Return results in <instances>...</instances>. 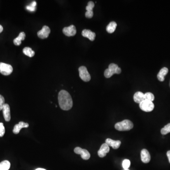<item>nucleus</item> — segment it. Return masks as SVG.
<instances>
[{"label": "nucleus", "instance_id": "3", "mask_svg": "<svg viewBox=\"0 0 170 170\" xmlns=\"http://www.w3.org/2000/svg\"><path fill=\"white\" fill-rule=\"evenodd\" d=\"M122 72L121 68H119L117 64L111 63L109 65L108 68L105 70L104 75L106 78H110L115 74H120Z\"/></svg>", "mask_w": 170, "mask_h": 170}, {"label": "nucleus", "instance_id": "31", "mask_svg": "<svg viewBox=\"0 0 170 170\" xmlns=\"http://www.w3.org/2000/svg\"><path fill=\"white\" fill-rule=\"evenodd\" d=\"M36 170H46L45 169H43V168H37Z\"/></svg>", "mask_w": 170, "mask_h": 170}, {"label": "nucleus", "instance_id": "29", "mask_svg": "<svg viewBox=\"0 0 170 170\" xmlns=\"http://www.w3.org/2000/svg\"><path fill=\"white\" fill-rule=\"evenodd\" d=\"M167 156L169 159V163H170V150L168 151L167 152Z\"/></svg>", "mask_w": 170, "mask_h": 170}, {"label": "nucleus", "instance_id": "22", "mask_svg": "<svg viewBox=\"0 0 170 170\" xmlns=\"http://www.w3.org/2000/svg\"><path fill=\"white\" fill-rule=\"evenodd\" d=\"M23 52L26 55L28 56L29 57H32L35 55V52L34 51L32 50L31 48L28 47H26L24 48L23 50Z\"/></svg>", "mask_w": 170, "mask_h": 170}, {"label": "nucleus", "instance_id": "7", "mask_svg": "<svg viewBox=\"0 0 170 170\" xmlns=\"http://www.w3.org/2000/svg\"><path fill=\"white\" fill-rule=\"evenodd\" d=\"M76 154L81 155L82 158L84 160H88L90 157V154L87 150L82 149L81 147H77L74 149Z\"/></svg>", "mask_w": 170, "mask_h": 170}, {"label": "nucleus", "instance_id": "21", "mask_svg": "<svg viewBox=\"0 0 170 170\" xmlns=\"http://www.w3.org/2000/svg\"><path fill=\"white\" fill-rule=\"evenodd\" d=\"M10 167V163L7 160H4L0 163V170H9Z\"/></svg>", "mask_w": 170, "mask_h": 170}, {"label": "nucleus", "instance_id": "18", "mask_svg": "<svg viewBox=\"0 0 170 170\" xmlns=\"http://www.w3.org/2000/svg\"><path fill=\"white\" fill-rule=\"evenodd\" d=\"M134 101L137 103L140 104V103L143 101L145 99V95L142 92H136L134 95Z\"/></svg>", "mask_w": 170, "mask_h": 170}, {"label": "nucleus", "instance_id": "27", "mask_svg": "<svg viewBox=\"0 0 170 170\" xmlns=\"http://www.w3.org/2000/svg\"><path fill=\"white\" fill-rule=\"evenodd\" d=\"M5 128L2 123H0V137H2L5 134Z\"/></svg>", "mask_w": 170, "mask_h": 170}, {"label": "nucleus", "instance_id": "30", "mask_svg": "<svg viewBox=\"0 0 170 170\" xmlns=\"http://www.w3.org/2000/svg\"><path fill=\"white\" fill-rule=\"evenodd\" d=\"M3 27L2 25H0V33H2L3 31Z\"/></svg>", "mask_w": 170, "mask_h": 170}, {"label": "nucleus", "instance_id": "19", "mask_svg": "<svg viewBox=\"0 0 170 170\" xmlns=\"http://www.w3.org/2000/svg\"><path fill=\"white\" fill-rule=\"evenodd\" d=\"M25 37H26L25 33L24 32H21L19 34V36L14 39V44L17 46L21 45L22 41L24 40Z\"/></svg>", "mask_w": 170, "mask_h": 170}, {"label": "nucleus", "instance_id": "25", "mask_svg": "<svg viewBox=\"0 0 170 170\" xmlns=\"http://www.w3.org/2000/svg\"><path fill=\"white\" fill-rule=\"evenodd\" d=\"M36 1H33L32 3H31L30 5L27 6L26 7V9L28 10H29L30 11H34L35 10L36 7Z\"/></svg>", "mask_w": 170, "mask_h": 170}, {"label": "nucleus", "instance_id": "24", "mask_svg": "<svg viewBox=\"0 0 170 170\" xmlns=\"http://www.w3.org/2000/svg\"><path fill=\"white\" fill-rule=\"evenodd\" d=\"M144 95L145 100H149V101H152V102L154 101L155 96L152 93H150V92H147V93H145Z\"/></svg>", "mask_w": 170, "mask_h": 170}, {"label": "nucleus", "instance_id": "9", "mask_svg": "<svg viewBox=\"0 0 170 170\" xmlns=\"http://www.w3.org/2000/svg\"><path fill=\"white\" fill-rule=\"evenodd\" d=\"M51 32L50 28L48 26H44L43 27L42 29L37 32V34L38 37L41 39H45L47 38Z\"/></svg>", "mask_w": 170, "mask_h": 170}, {"label": "nucleus", "instance_id": "12", "mask_svg": "<svg viewBox=\"0 0 170 170\" xmlns=\"http://www.w3.org/2000/svg\"><path fill=\"white\" fill-rule=\"evenodd\" d=\"M3 117L6 122H9L10 120V107L7 104H5L2 108Z\"/></svg>", "mask_w": 170, "mask_h": 170}, {"label": "nucleus", "instance_id": "2", "mask_svg": "<svg viewBox=\"0 0 170 170\" xmlns=\"http://www.w3.org/2000/svg\"><path fill=\"white\" fill-rule=\"evenodd\" d=\"M133 127V123L128 120H124L115 125V128L119 131H128L132 129Z\"/></svg>", "mask_w": 170, "mask_h": 170}, {"label": "nucleus", "instance_id": "14", "mask_svg": "<svg viewBox=\"0 0 170 170\" xmlns=\"http://www.w3.org/2000/svg\"><path fill=\"white\" fill-rule=\"evenodd\" d=\"M141 161L144 163H149L150 161L151 157L149 153L145 149L142 150L141 152Z\"/></svg>", "mask_w": 170, "mask_h": 170}, {"label": "nucleus", "instance_id": "26", "mask_svg": "<svg viewBox=\"0 0 170 170\" xmlns=\"http://www.w3.org/2000/svg\"><path fill=\"white\" fill-rule=\"evenodd\" d=\"M130 165V162L128 159H125L123 162V167L124 169H128Z\"/></svg>", "mask_w": 170, "mask_h": 170}, {"label": "nucleus", "instance_id": "28", "mask_svg": "<svg viewBox=\"0 0 170 170\" xmlns=\"http://www.w3.org/2000/svg\"><path fill=\"white\" fill-rule=\"evenodd\" d=\"M5 104V100L3 96L0 95V111L2 110L3 106Z\"/></svg>", "mask_w": 170, "mask_h": 170}, {"label": "nucleus", "instance_id": "11", "mask_svg": "<svg viewBox=\"0 0 170 170\" xmlns=\"http://www.w3.org/2000/svg\"><path fill=\"white\" fill-rule=\"evenodd\" d=\"M110 147L106 143L102 144L100 149L98 150V155L100 157H104L106 154L109 152Z\"/></svg>", "mask_w": 170, "mask_h": 170}, {"label": "nucleus", "instance_id": "13", "mask_svg": "<svg viewBox=\"0 0 170 170\" xmlns=\"http://www.w3.org/2000/svg\"><path fill=\"white\" fill-rule=\"evenodd\" d=\"M105 143L109 146H111L115 149H117L120 147L121 142L120 140H113L111 138H107L105 140Z\"/></svg>", "mask_w": 170, "mask_h": 170}, {"label": "nucleus", "instance_id": "20", "mask_svg": "<svg viewBox=\"0 0 170 170\" xmlns=\"http://www.w3.org/2000/svg\"><path fill=\"white\" fill-rule=\"evenodd\" d=\"M117 27V23L115 21L110 23L106 27V31L109 33H112L115 32Z\"/></svg>", "mask_w": 170, "mask_h": 170}, {"label": "nucleus", "instance_id": "4", "mask_svg": "<svg viewBox=\"0 0 170 170\" xmlns=\"http://www.w3.org/2000/svg\"><path fill=\"white\" fill-rule=\"evenodd\" d=\"M154 104L153 102L149 100H145L139 104V107L142 110L145 112H150L154 109Z\"/></svg>", "mask_w": 170, "mask_h": 170}, {"label": "nucleus", "instance_id": "23", "mask_svg": "<svg viewBox=\"0 0 170 170\" xmlns=\"http://www.w3.org/2000/svg\"><path fill=\"white\" fill-rule=\"evenodd\" d=\"M161 134L166 135L170 132V123L165 125L164 128H162L161 130Z\"/></svg>", "mask_w": 170, "mask_h": 170}, {"label": "nucleus", "instance_id": "17", "mask_svg": "<svg viewBox=\"0 0 170 170\" xmlns=\"http://www.w3.org/2000/svg\"><path fill=\"white\" fill-rule=\"evenodd\" d=\"M168 72V68L164 67L160 70L157 74V78L160 81H164V77L167 75Z\"/></svg>", "mask_w": 170, "mask_h": 170}, {"label": "nucleus", "instance_id": "5", "mask_svg": "<svg viewBox=\"0 0 170 170\" xmlns=\"http://www.w3.org/2000/svg\"><path fill=\"white\" fill-rule=\"evenodd\" d=\"M79 77L85 82H89L90 81L91 76L87 68L85 66H81L78 69Z\"/></svg>", "mask_w": 170, "mask_h": 170}, {"label": "nucleus", "instance_id": "15", "mask_svg": "<svg viewBox=\"0 0 170 170\" xmlns=\"http://www.w3.org/2000/svg\"><path fill=\"white\" fill-rule=\"evenodd\" d=\"M28 126H29V124L28 123H24L23 122H20L19 123L15 125L13 130V132L15 134H19L21 129L24 128H28Z\"/></svg>", "mask_w": 170, "mask_h": 170}, {"label": "nucleus", "instance_id": "10", "mask_svg": "<svg viewBox=\"0 0 170 170\" xmlns=\"http://www.w3.org/2000/svg\"><path fill=\"white\" fill-rule=\"evenodd\" d=\"M95 7V3L92 1H90L88 2V5L86 6V13H85V16L86 18L91 19L94 15L93 9Z\"/></svg>", "mask_w": 170, "mask_h": 170}, {"label": "nucleus", "instance_id": "8", "mask_svg": "<svg viewBox=\"0 0 170 170\" xmlns=\"http://www.w3.org/2000/svg\"><path fill=\"white\" fill-rule=\"evenodd\" d=\"M62 32L66 36H73L76 34V28L75 26L71 25L69 27L63 28Z\"/></svg>", "mask_w": 170, "mask_h": 170}, {"label": "nucleus", "instance_id": "16", "mask_svg": "<svg viewBox=\"0 0 170 170\" xmlns=\"http://www.w3.org/2000/svg\"><path fill=\"white\" fill-rule=\"evenodd\" d=\"M82 35L85 37L89 38L90 40L93 41L96 37V34L89 29H84L82 32Z\"/></svg>", "mask_w": 170, "mask_h": 170}, {"label": "nucleus", "instance_id": "32", "mask_svg": "<svg viewBox=\"0 0 170 170\" xmlns=\"http://www.w3.org/2000/svg\"><path fill=\"white\" fill-rule=\"evenodd\" d=\"M129 170V169H125V170Z\"/></svg>", "mask_w": 170, "mask_h": 170}, {"label": "nucleus", "instance_id": "6", "mask_svg": "<svg viewBox=\"0 0 170 170\" xmlns=\"http://www.w3.org/2000/svg\"><path fill=\"white\" fill-rule=\"evenodd\" d=\"M13 71L11 65L3 62H0V73L3 75H9Z\"/></svg>", "mask_w": 170, "mask_h": 170}, {"label": "nucleus", "instance_id": "1", "mask_svg": "<svg viewBox=\"0 0 170 170\" xmlns=\"http://www.w3.org/2000/svg\"><path fill=\"white\" fill-rule=\"evenodd\" d=\"M58 102L60 108L63 110H69L73 106V101L71 96L64 90H62L59 92Z\"/></svg>", "mask_w": 170, "mask_h": 170}]
</instances>
